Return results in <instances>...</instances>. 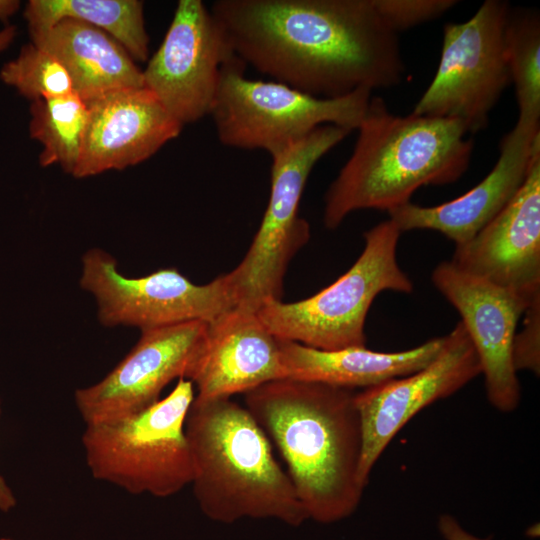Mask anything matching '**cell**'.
Instances as JSON below:
<instances>
[{
  "label": "cell",
  "mask_w": 540,
  "mask_h": 540,
  "mask_svg": "<svg viewBox=\"0 0 540 540\" xmlns=\"http://www.w3.org/2000/svg\"><path fill=\"white\" fill-rule=\"evenodd\" d=\"M210 11L245 65L308 95L338 98L403 80L398 34L373 0H218Z\"/></svg>",
  "instance_id": "6da1fadb"
},
{
  "label": "cell",
  "mask_w": 540,
  "mask_h": 540,
  "mask_svg": "<svg viewBox=\"0 0 540 540\" xmlns=\"http://www.w3.org/2000/svg\"><path fill=\"white\" fill-rule=\"evenodd\" d=\"M355 389L283 378L244 393L245 407L277 447L308 518L330 524L352 515L362 426Z\"/></svg>",
  "instance_id": "7a4b0ae2"
},
{
  "label": "cell",
  "mask_w": 540,
  "mask_h": 540,
  "mask_svg": "<svg viewBox=\"0 0 540 540\" xmlns=\"http://www.w3.org/2000/svg\"><path fill=\"white\" fill-rule=\"evenodd\" d=\"M357 130L353 152L325 194L327 229L356 210L388 212L422 186L456 182L474 147L458 120L397 115L381 97H371Z\"/></svg>",
  "instance_id": "3957f363"
},
{
  "label": "cell",
  "mask_w": 540,
  "mask_h": 540,
  "mask_svg": "<svg viewBox=\"0 0 540 540\" xmlns=\"http://www.w3.org/2000/svg\"><path fill=\"white\" fill-rule=\"evenodd\" d=\"M184 430L194 497L210 520L276 519L298 527L309 519L268 436L245 406L230 397H194Z\"/></svg>",
  "instance_id": "277c9868"
},
{
  "label": "cell",
  "mask_w": 540,
  "mask_h": 540,
  "mask_svg": "<svg viewBox=\"0 0 540 540\" xmlns=\"http://www.w3.org/2000/svg\"><path fill=\"white\" fill-rule=\"evenodd\" d=\"M193 383L180 378L150 407L116 420L86 425L81 441L92 476L130 494L173 496L191 484L194 466L184 424Z\"/></svg>",
  "instance_id": "5b68a950"
},
{
  "label": "cell",
  "mask_w": 540,
  "mask_h": 540,
  "mask_svg": "<svg viewBox=\"0 0 540 540\" xmlns=\"http://www.w3.org/2000/svg\"><path fill=\"white\" fill-rule=\"evenodd\" d=\"M400 235L390 219L380 222L364 233L361 255L336 281L307 299L265 302L256 311L260 320L274 336L315 349L366 347L365 321L376 296L413 291L397 262Z\"/></svg>",
  "instance_id": "8992f818"
},
{
  "label": "cell",
  "mask_w": 540,
  "mask_h": 540,
  "mask_svg": "<svg viewBox=\"0 0 540 540\" xmlns=\"http://www.w3.org/2000/svg\"><path fill=\"white\" fill-rule=\"evenodd\" d=\"M245 68L236 55L222 66L210 116L222 144L262 149L271 157L322 125L357 129L372 97L367 88L314 97L276 81L250 80Z\"/></svg>",
  "instance_id": "52a82bcc"
},
{
  "label": "cell",
  "mask_w": 540,
  "mask_h": 540,
  "mask_svg": "<svg viewBox=\"0 0 540 540\" xmlns=\"http://www.w3.org/2000/svg\"><path fill=\"white\" fill-rule=\"evenodd\" d=\"M349 133L322 125L271 157L267 208L244 258L228 273L237 307L257 311L267 301L281 300L288 265L310 238L308 222L298 216L307 179L315 164Z\"/></svg>",
  "instance_id": "ba28073f"
},
{
  "label": "cell",
  "mask_w": 540,
  "mask_h": 540,
  "mask_svg": "<svg viewBox=\"0 0 540 540\" xmlns=\"http://www.w3.org/2000/svg\"><path fill=\"white\" fill-rule=\"evenodd\" d=\"M510 9L506 1L486 0L467 21L444 26L436 74L413 114L458 120L468 134L488 126L511 83L504 43Z\"/></svg>",
  "instance_id": "9c48e42d"
},
{
  "label": "cell",
  "mask_w": 540,
  "mask_h": 540,
  "mask_svg": "<svg viewBox=\"0 0 540 540\" xmlns=\"http://www.w3.org/2000/svg\"><path fill=\"white\" fill-rule=\"evenodd\" d=\"M80 286L94 296L103 326L135 327L141 332L191 321L210 322L237 307L228 273L203 285L191 282L176 268L130 278L100 248L84 253Z\"/></svg>",
  "instance_id": "30bf717a"
},
{
  "label": "cell",
  "mask_w": 540,
  "mask_h": 540,
  "mask_svg": "<svg viewBox=\"0 0 540 540\" xmlns=\"http://www.w3.org/2000/svg\"><path fill=\"white\" fill-rule=\"evenodd\" d=\"M235 53L201 0H180L158 50L142 70L144 87L181 126L210 115L222 66Z\"/></svg>",
  "instance_id": "8fae6325"
},
{
  "label": "cell",
  "mask_w": 540,
  "mask_h": 540,
  "mask_svg": "<svg viewBox=\"0 0 540 540\" xmlns=\"http://www.w3.org/2000/svg\"><path fill=\"white\" fill-rule=\"evenodd\" d=\"M207 322L191 321L141 332L131 351L101 381L75 391L85 425L138 413L160 400L174 379H188L200 354Z\"/></svg>",
  "instance_id": "7c38bea8"
},
{
  "label": "cell",
  "mask_w": 540,
  "mask_h": 540,
  "mask_svg": "<svg viewBox=\"0 0 540 540\" xmlns=\"http://www.w3.org/2000/svg\"><path fill=\"white\" fill-rule=\"evenodd\" d=\"M481 374L475 347L461 321L445 335L441 352L426 367L356 393L362 426L359 477L371 471L396 434L422 409L456 393Z\"/></svg>",
  "instance_id": "4fadbf2b"
},
{
  "label": "cell",
  "mask_w": 540,
  "mask_h": 540,
  "mask_svg": "<svg viewBox=\"0 0 540 540\" xmlns=\"http://www.w3.org/2000/svg\"><path fill=\"white\" fill-rule=\"evenodd\" d=\"M431 280L461 315L480 360L489 403L500 412L514 411L521 401V386L512 360L513 339L520 317L533 301L451 261L439 263Z\"/></svg>",
  "instance_id": "5bb4252c"
},
{
  "label": "cell",
  "mask_w": 540,
  "mask_h": 540,
  "mask_svg": "<svg viewBox=\"0 0 540 540\" xmlns=\"http://www.w3.org/2000/svg\"><path fill=\"white\" fill-rule=\"evenodd\" d=\"M451 262L528 302L540 297V149L511 201Z\"/></svg>",
  "instance_id": "9a60e30c"
},
{
  "label": "cell",
  "mask_w": 540,
  "mask_h": 540,
  "mask_svg": "<svg viewBox=\"0 0 540 540\" xmlns=\"http://www.w3.org/2000/svg\"><path fill=\"white\" fill-rule=\"evenodd\" d=\"M84 102L88 121L76 178L141 163L183 127L145 87L119 88Z\"/></svg>",
  "instance_id": "2e32d148"
},
{
  "label": "cell",
  "mask_w": 540,
  "mask_h": 540,
  "mask_svg": "<svg viewBox=\"0 0 540 540\" xmlns=\"http://www.w3.org/2000/svg\"><path fill=\"white\" fill-rule=\"evenodd\" d=\"M540 149V125L516 122L500 143L489 174L465 194L437 206L408 202L388 211L400 232L434 230L456 245L472 240L511 201L523 184L531 158Z\"/></svg>",
  "instance_id": "e0dca14e"
},
{
  "label": "cell",
  "mask_w": 540,
  "mask_h": 540,
  "mask_svg": "<svg viewBox=\"0 0 540 540\" xmlns=\"http://www.w3.org/2000/svg\"><path fill=\"white\" fill-rule=\"evenodd\" d=\"M283 378L278 338L256 311L235 307L207 322L189 378L197 398L231 397Z\"/></svg>",
  "instance_id": "ac0fdd59"
},
{
  "label": "cell",
  "mask_w": 540,
  "mask_h": 540,
  "mask_svg": "<svg viewBox=\"0 0 540 540\" xmlns=\"http://www.w3.org/2000/svg\"><path fill=\"white\" fill-rule=\"evenodd\" d=\"M444 342L445 336H442L412 349L387 353L366 347L326 351L278 338L285 378L355 390L407 376L426 367L441 352Z\"/></svg>",
  "instance_id": "d6986e66"
},
{
  "label": "cell",
  "mask_w": 540,
  "mask_h": 540,
  "mask_svg": "<svg viewBox=\"0 0 540 540\" xmlns=\"http://www.w3.org/2000/svg\"><path fill=\"white\" fill-rule=\"evenodd\" d=\"M31 39L62 63L74 93L84 101L119 88L144 87L142 70L126 49L84 21L63 19Z\"/></svg>",
  "instance_id": "ffe728a7"
},
{
  "label": "cell",
  "mask_w": 540,
  "mask_h": 540,
  "mask_svg": "<svg viewBox=\"0 0 540 540\" xmlns=\"http://www.w3.org/2000/svg\"><path fill=\"white\" fill-rule=\"evenodd\" d=\"M31 37L71 18L93 25L120 43L133 60L146 61L149 37L137 0H30L24 10Z\"/></svg>",
  "instance_id": "44dd1931"
},
{
  "label": "cell",
  "mask_w": 540,
  "mask_h": 540,
  "mask_svg": "<svg viewBox=\"0 0 540 540\" xmlns=\"http://www.w3.org/2000/svg\"><path fill=\"white\" fill-rule=\"evenodd\" d=\"M30 136L42 145L40 165H59L73 175L88 121V108L76 93L31 103Z\"/></svg>",
  "instance_id": "7402d4cb"
},
{
  "label": "cell",
  "mask_w": 540,
  "mask_h": 540,
  "mask_svg": "<svg viewBox=\"0 0 540 540\" xmlns=\"http://www.w3.org/2000/svg\"><path fill=\"white\" fill-rule=\"evenodd\" d=\"M511 83L518 103L517 122L540 125V17L510 9L504 34Z\"/></svg>",
  "instance_id": "603a6c76"
},
{
  "label": "cell",
  "mask_w": 540,
  "mask_h": 540,
  "mask_svg": "<svg viewBox=\"0 0 540 540\" xmlns=\"http://www.w3.org/2000/svg\"><path fill=\"white\" fill-rule=\"evenodd\" d=\"M0 79L32 102L74 92L71 78L62 63L33 43L24 45L15 59L4 64Z\"/></svg>",
  "instance_id": "cb8c5ba5"
},
{
  "label": "cell",
  "mask_w": 540,
  "mask_h": 540,
  "mask_svg": "<svg viewBox=\"0 0 540 540\" xmlns=\"http://www.w3.org/2000/svg\"><path fill=\"white\" fill-rule=\"evenodd\" d=\"M385 24L395 33L439 18L458 2L455 0H373Z\"/></svg>",
  "instance_id": "d4e9b609"
},
{
  "label": "cell",
  "mask_w": 540,
  "mask_h": 540,
  "mask_svg": "<svg viewBox=\"0 0 540 540\" xmlns=\"http://www.w3.org/2000/svg\"><path fill=\"white\" fill-rule=\"evenodd\" d=\"M523 328L515 333L512 345L514 368L540 373V298L535 299L525 310Z\"/></svg>",
  "instance_id": "484cf974"
},
{
  "label": "cell",
  "mask_w": 540,
  "mask_h": 540,
  "mask_svg": "<svg viewBox=\"0 0 540 540\" xmlns=\"http://www.w3.org/2000/svg\"><path fill=\"white\" fill-rule=\"evenodd\" d=\"M438 528L441 535L446 540H491L492 537L479 538L476 537L458 523V521L449 514H442L438 520Z\"/></svg>",
  "instance_id": "4316f807"
},
{
  "label": "cell",
  "mask_w": 540,
  "mask_h": 540,
  "mask_svg": "<svg viewBox=\"0 0 540 540\" xmlns=\"http://www.w3.org/2000/svg\"><path fill=\"white\" fill-rule=\"evenodd\" d=\"M1 412V408H0ZM16 505L14 493L6 483L5 479L0 475V510L8 512Z\"/></svg>",
  "instance_id": "83f0119b"
},
{
  "label": "cell",
  "mask_w": 540,
  "mask_h": 540,
  "mask_svg": "<svg viewBox=\"0 0 540 540\" xmlns=\"http://www.w3.org/2000/svg\"><path fill=\"white\" fill-rule=\"evenodd\" d=\"M20 2L17 0H0V21L7 20L19 9Z\"/></svg>",
  "instance_id": "f1b7e54d"
},
{
  "label": "cell",
  "mask_w": 540,
  "mask_h": 540,
  "mask_svg": "<svg viewBox=\"0 0 540 540\" xmlns=\"http://www.w3.org/2000/svg\"><path fill=\"white\" fill-rule=\"evenodd\" d=\"M16 27L13 25L6 26L0 31V52L6 50L13 42L16 36Z\"/></svg>",
  "instance_id": "f546056e"
},
{
  "label": "cell",
  "mask_w": 540,
  "mask_h": 540,
  "mask_svg": "<svg viewBox=\"0 0 540 540\" xmlns=\"http://www.w3.org/2000/svg\"><path fill=\"white\" fill-rule=\"evenodd\" d=\"M0 540H13V539H9V538H1Z\"/></svg>",
  "instance_id": "4dcf8cb0"
}]
</instances>
